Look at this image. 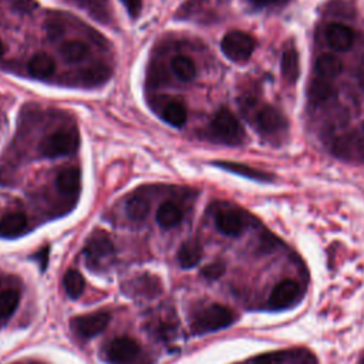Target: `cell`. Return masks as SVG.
Returning a JSON list of instances; mask_svg holds the SVG:
<instances>
[{
	"mask_svg": "<svg viewBox=\"0 0 364 364\" xmlns=\"http://www.w3.org/2000/svg\"><path fill=\"white\" fill-rule=\"evenodd\" d=\"M235 320V316L231 309L222 305H211L203 310H200L193 320V331L194 333H210L218 331L231 326Z\"/></svg>",
	"mask_w": 364,
	"mask_h": 364,
	"instance_id": "obj_1",
	"label": "cell"
},
{
	"mask_svg": "<svg viewBox=\"0 0 364 364\" xmlns=\"http://www.w3.org/2000/svg\"><path fill=\"white\" fill-rule=\"evenodd\" d=\"M210 134L212 140L225 144H241L245 132L239 120L227 108H221L211 121Z\"/></svg>",
	"mask_w": 364,
	"mask_h": 364,
	"instance_id": "obj_2",
	"label": "cell"
},
{
	"mask_svg": "<svg viewBox=\"0 0 364 364\" xmlns=\"http://www.w3.org/2000/svg\"><path fill=\"white\" fill-rule=\"evenodd\" d=\"M79 134L76 130L66 131V130H59L53 134L46 135L40 141V152L43 157L47 158H57L63 155H70L79 148Z\"/></svg>",
	"mask_w": 364,
	"mask_h": 364,
	"instance_id": "obj_3",
	"label": "cell"
},
{
	"mask_svg": "<svg viewBox=\"0 0 364 364\" xmlns=\"http://www.w3.org/2000/svg\"><path fill=\"white\" fill-rule=\"evenodd\" d=\"M224 55L235 62V63H244L251 59L255 50V40L252 36L244 33V32H229L224 36L221 43Z\"/></svg>",
	"mask_w": 364,
	"mask_h": 364,
	"instance_id": "obj_4",
	"label": "cell"
},
{
	"mask_svg": "<svg viewBox=\"0 0 364 364\" xmlns=\"http://www.w3.org/2000/svg\"><path fill=\"white\" fill-rule=\"evenodd\" d=\"M140 354L138 343L131 337H117L107 347L106 356L111 364H127Z\"/></svg>",
	"mask_w": 364,
	"mask_h": 364,
	"instance_id": "obj_5",
	"label": "cell"
},
{
	"mask_svg": "<svg viewBox=\"0 0 364 364\" xmlns=\"http://www.w3.org/2000/svg\"><path fill=\"white\" fill-rule=\"evenodd\" d=\"M108 323H110V314L106 312H98V313L74 317L72 320V327L81 337L90 339L103 333L108 326Z\"/></svg>",
	"mask_w": 364,
	"mask_h": 364,
	"instance_id": "obj_6",
	"label": "cell"
},
{
	"mask_svg": "<svg viewBox=\"0 0 364 364\" xmlns=\"http://www.w3.org/2000/svg\"><path fill=\"white\" fill-rule=\"evenodd\" d=\"M300 296V286L293 279L280 280L272 290L269 306L273 309H286L292 306Z\"/></svg>",
	"mask_w": 364,
	"mask_h": 364,
	"instance_id": "obj_7",
	"label": "cell"
},
{
	"mask_svg": "<svg viewBox=\"0 0 364 364\" xmlns=\"http://www.w3.org/2000/svg\"><path fill=\"white\" fill-rule=\"evenodd\" d=\"M113 252L114 245L111 239L101 231L94 232L84 246V255L90 263H98L104 258L110 256Z\"/></svg>",
	"mask_w": 364,
	"mask_h": 364,
	"instance_id": "obj_8",
	"label": "cell"
},
{
	"mask_svg": "<svg viewBox=\"0 0 364 364\" xmlns=\"http://www.w3.org/2000/svg\"><path fill=\"white\" fill-rule=\"evenodd\" d=\"M215 225L227 237H239L245 229V218L237 210H221L215 215Z\"/></svg>",
	"mask_w": 364,
	"mask_h": 364,
	"instance_id": "obj_9",
	"label": "cell"
},
{
	"mask_svg": "<svg viewBox=\"0 0 364 364\" xmlns=\"http://www.w3.org/2000/svg\"><path fill=\"white\" fill-rule=\"evenodd\" d=\"M255 123L258 130L265 134H278L286 127L285 117L271 106H265L256 113Z\"/></svg>",
	"mask_w": 364,
	"mask_h": 364,
	"instance_id": "obj_10",
	"label": "cell"
},
{
	"mask_svg": "<svg viewBox=\"0 0 364 364\" xmlns=\"http://www.w3.org/2000/svg\"><path fill=\"white\" fill-rule=\"evenodd\" d=\"M326 40L336 52H347L354 43V33L341 23H331L326 29Z\"/></svg>",
	"mask_w": 364,
	"mask_h": 364,
	"instance_id": "obj_11",
	"label": "cell"
},
{
	"mask_svg": "<svg viewBox=\"0 0 364 364\" xmlns=\"http://www.w3.org/2000/svg\"><path fill=\"white\" fill-rule=\"evenodd\" d=\"M215 166H220L225 171H229L232 174H237V175H241V176H245V178H249V179H254V181H259V182H268V181H272V175L258 169V168H254L251 165H246V164H239V162H231V161H215L212 162Z\"/></svg>",
	"mask_w": 364,
	"mask_h": 364,
	"instance_id": "obj_12",
	"label": "cell"
},
{
	"mask_svg": "<svg viewBox=\"0 0 364 364\" xmlns=\"http://www.w3.org/2000/svg\"><path fill=\"white\" fill-rule=\"evenodd\" d=\"M28 228V218L22 212L8 214L2 221H0V237L12 239L21 237Z\"/></svg>",
	"mask_w": 364,
	"mask_h": 364,
	"instance_id": "obj_13",
	"label": "cell"
},
{
	"mask_svg": "<svg viewBox=\"0 0 364 364\" xmlns=\"http://www.w3.org/2000/svg\"><path fill=\"white\" fill-rule=\"evenodd\" d=\"M203 259V248L198 241H187L186 244H182V246L178 251V262L181 268L184 269H191L200 263Z\"/></svg>",
	"mask_w": 364,
	"mask_h": 364,
	"instance_id": "obj_14",
	"label": "cell"
},
{
	"mask_svg": "<svg viewBox=\"0 0 364 364\" xmlns=\"http://www.w3.org/2000/svg\"><path fill=\"white\" fill-rule=\"evenodd\" d=\"M280 72L283 79L289 84H295L299 80L300 74V60H299V53L296 49H288L282 55L280 60Z\"/></svg>",
	"mask_w": 364,
	"mask_h": 364,
	"instance_id": "obj_15",
	"label": "cell"
},
{
	"mask_svg": "<svg viewBox=\"0 0 364 364\" xmlns=\"http://www.w3.org/2000/svg\"><path fill=\"white\" fill-rule=\"evenodd\" d=\"M56 184H57V188L60 193L73 195L74 193H77L80 190V184H81L80 169L76 166H70V168L62 171L57 176Z\"/></svg>",
	"mask_w": 364,
	"mask_h": 364,
	"instance_id": "obj_16",
	"label": "cell"
},
{
	"mask_svg": "<svg viewBox=\"0 0 364 364\" xmlns=\"http://www.w3.org/2000/svg\"><path fill=\"white\" fill-rule=\"evenodd\" d=\"M334 94H336V90H334L333 84L330 81L319 79V77L310 83L309 90H307L309 101L314 106L329 101L331 97H334Z\"/></svg>",
	"mask_w": 364,
	"mask_h": 364,
	"instance_id": "obj_17",
	"label": "cell"
},
{
	"mask_svg": "<svg viewBox=\"0 0 364 364\" xmlns=\"http://www.w3.org/2000/svg\"><path fill=\"white\" fill-rule=\"evenodd\" d=\"M29 73L36 79H47L50 77L56 70L55 60L46 55V53H38L35 55L28 64Z\"/></svg>",
	"mask_w": 364,
	"mask_h": 364,
	"instance_id": "obj_18",
	"label": "cell"
},
{
	"mask_svg": "<svg viewBox=\"0 0 364 364\" xmlns=\"http://www.w3.org/2000/svg\"><path fill=\"white\" fill-rule=\"evenodd\" d=\"M314 69H316V74H317L319 79L331 81L333 79H336L341 73L343 64L336 56L323 55L317 59Z\"/></svg>",
	"mask_w": 364,
	"mask_h": 364,
	"instance_id": "obj_19",
	"label": "cell"
},
{
	"mask_svg": "<svg viewBox=\"0 0 364 364\" xmlns=\"http://www.w3.org/2000/svg\"><path fill=\"white\" fill-rule=\"evenodd\" d=\"M182 218H184L182 211L174 203H164L157 211V222L165 229H171L179 225Z\"/></svg>",
	"mask_w": 364,
	"mask_h": 364,
	"instance_id": "obj_20",
	"label": "cell"
},
{
	"mask_svg": "<svg viewBox=\"0 0 364 364\" xmlns=\"http://www.w3.org/2000/svg\"><path fill=\"white\" fill-rule=\"evenodd\" d=\"M60 55L67 63H77L89 56V47L84 42L69 40L60 46Z\"/></svg>",
	"mask_w": 364,
	"mask_h": 364,
	"instance_id": "obj_21",
	"label": "cell"
},
{
	"mask_svg": "<svg viewBox=\"0 0 364 364\" xmlns=\"http://www.w3.org/2000/svg\"><path fill=\"white\" fill-rule=\"evenodd\" d=\"M187 108L179 101H171L164 107L162 118L172 127H182L187 123Z\"/></svg>",
	"mask_w": 364,
	"mask_h": 364,
	"instance_id": "obj_22",
	"label": "cell"
},
{
	"mask_svg": "<svg viewBox=\"0 0 364 364\" xmlns=\"http://www.w3.org/2000/svg\"><path fill=\"white\" fill-rule=\"evenodd\" d=\"M172 72L182 81H191L197 76L195 63L187 56H176L171 62Z\"/></svg>",
	"mask_w": 364,
	"mask_h": 364,
	"instance_id": "obj_23",
	"label": "cell"
},
{
	"mask_svg": "<svg viewBox=\"0 0 364 364\" xmlns=\"http://www.w3.org/2000/svg\"><path fill=\"white\" fill-rule=\"evenodd\" d=\"M66 293L72 297V299H77L81 296V293L84 292L86 288V282L83 275L76 271V269H69L64 275V280H63Z\"/></svg>",
	"mask_w": 364,
	"mask_h": 364,
	"instance_id": "obj_24",
	"label": "cell"
},
{
	"mask_svg": "<svg viewBox=\"0 0 364 364\" xmlns=\"http://www.w3.org/2000/svg\"><path fill=\"white\" fill-rule=\"evenodd\" d=\"M125 211H127V215L132 221H137V222L144 221L148 217V214H149V203L147 201V198L140 197V195L131 197L127 201Z\"/></svg>",
	"mask_w": 364,
	"mask_h": 364,
	"instance_id": "obj_25",
	"label": "cell"
},
{
	"mask_svg": "<svg viewBox=\"0 0 364 364\" xmlns=\"http://www.w3.org/2000/svg\"><path fill=\"white\" fill-rule=\"evenodd\" d=\"M21 302V295L15 289L0 292V317H9L15 313Z\"/></svg>",
	"mask_w": 364,
	"mask_h": 364,
	"instance_id": "obj_26",
	"label": "cell"
},
{
	"mask_svg": "<svg viewBox=\"0 0 364 364\" xmlns=\"http://www.w3.org/2000/svg\"><path fill=\"white\" fill-rule=\"evenodd\" d=\"M79 5H81V8L87 9L94 19L103 21V18L108 16V6H110V0H76Z\"/></svg>",
	"mask_w": 364,
	"mask_h": 364,
	"instance_id": "obj_27",
	"label": "cell"
},
{
	"mask_svg": "<svg viewBox=\"0 0 364 364\" xmlns=\"http://www.w3.org/2000/svg\"><path fill=\"white\" fill-rule=\"evenodd\" d=\"M110 77V70L103 67V66H97V67H91L87 70L81 72V80L84 83H90V84H96V83H103Z\"/></svg>",
	"mask_w": 364,
	"mask_h": 364,
	"instance_id": "obj_28",
	"label": "cell"
},
{
	"mask_svg": "<svg viewBox=\"0 0 364 364\" xmlns=\"http://www.w3.org/2000/svg\"><path fill=\"white\" fill-rule=\"evenodd\" d=\"M224 272H225V265H224L222 262L210 263V265H207V266L201 271L203 276L207 278V279H210V280H215V279L221 278V276L224 275Z\"/></svg>",
	"mask_w": 364,
	"mask_h": 364,
	"instance_id": "obj_29",
	"label": "cell"
},
{
	"mask_svg": "<svg viewBox=\"0 0 364 364\" xmlns=\"http://www.w3.org/2000/svg\"><path fill=\"white\" fill-rule=\"evenodd\" d=\"M286 356L283 351H276V353H268L263 356H259L254 364H283Z\"/></svg>",
	"mask_w": 364,
	"mask_h": 364,
	"instance_id": "obj_30",
	"label": "cell"
},
{
	"mask_svg": "<svg viewBox=\"0 0 364 364\" xmlns=\"http://www.w3.org/2000/svg\"><path fill=\"white\" fill-rule=\"evenodd\" d=\"M11 4L15 11L25 12V13H30L38 8L35 0H11Z\"/></svg>",
	"mask_w": 364,
	"mask_h": 364,
	"instance_id": "obj_31",
	"label": "cell"
},
{
	"mask_svg": "<svg viewBox=\"0 0 364 364\" xmlns=\"http://www.w3.org/2000/svg\"><path fill=\"white\" fill-rule=\"evenodd\" d=\"M121 2L124 4L128 15L132 19H137L141 12V8H142V0H121Z\"/></svg>",
	"mask_w": 364,
	"mask_h": 364,
	"instance_id": "obj_32",
	"label": "cell"
},
{
	"mask_svg": "<svg viewBox=\"0 0 364 364\" xmlns=\"http://www.w3.org/2000/svg\"><path fill=\"white\" fill-rule=\"evenodd\" d=\"M46 30H47V35L52 40H56L59 39L63 33H64V29H63V25L59 22V21H49V23L46 25Z\"/></svg>",
	"mask_w": 364,
	"mask_h": 364,
	"instance_id": "obj_33",
	"label": "cell"
},
{
	"mask_svg": "<svg viewBox=\"0 0 364 364\" xmlns=\"http://www.w3.org/2000/svg\"><path fill=\"white\" fill-rule=\"evenodd\" d=\"M249 2L255 6H278L288 4L289 0H249Z\"/></svg>",
	"mask_w": 364,
	"mask_h": 364,
	"instance_id": "obj_34",
	"label": "cell"
},
{
	"mask_svg": "<svg viewBox=\"0 0 364 364\" xmlns=\"http://www.w3.org/2000/svg\"><path fill=\"white\" fill-rule=\"evenodd\" d=\"M358 83H360L361 89L364 90V64L361 66V69H360V72H358Z\"/></svg>",
	"mask_w": 364,
	"mask_h": 364,
	"instance_id": "obj_35",
	"label": "cell"
},
{
	"mask_svg": "<svg viewBox=\"0 0 364 364\" xmlns=\"http://www.w3.org/2000/svg\"><path fill=\"white\" fill-rule=\"evenodd\" d=\"M4 53H5V46H4L2 40H0V57H2V56H4Z\"/></svg>",
	"mask_w": 364,
	"mask_h": 364,
	"instance_id": "obj_36",
	"label": "cell"
}]
</instances>
